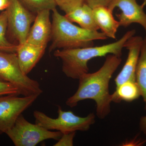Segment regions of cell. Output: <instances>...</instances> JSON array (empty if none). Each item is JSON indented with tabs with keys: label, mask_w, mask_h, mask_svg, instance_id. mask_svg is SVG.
<instances>
[{
	"label": "cell",
	"mask_w": 146,
	"mask_h": 146,
	"mask_svg": "<svg viewBox=\"0 0 146 146\" xmlns=\"http://www.w3.org/2000/svg\"><path fill=\"white\" fill-rule=\"evenodd\" d=\"M121 57L107 55L103 65L98 70L84 74L79 79L77 90L66 101L69 107L77 105L80 102L92 100L96 104V115L100 119H104L111 110L112 96L110 94V81L121 63Z\"/></svg>",
	"instance_id": "cell-1"
},
{
	"label": "cell",
	"mask_w": 146,
	"mask_h": 146,
	"mask_svg": "<svg viewBox=\"0 0 146 146\" xmlns=\"http://www.w3.org/2000/svg\"><path fill=\"white\" fill-rule=\"evenodd\" d=\"M136 32L135 29L129 31L117 41L103 46L56 50L54 55L62 60V71L65 75L78 80L82 76L89 72L88 63L93 58L110 54L121 57L126 42Z\"/></svg>",
	"instance_id": "cell-2"
},
{
	"label": "cell",
	"mask_w": 146,
	"mask_h": 146,
	"mask_svg": "<svg viewBox=\"0 0 146 146\" xmlns=\"http://www.w3.org/2000/svg\"><path fill=\"white\" fill-rule=\"evenodd\" d=\"M52 18L50 52L57 49L93 46L94 41L108 39L103 32L89 30L74 25L56 8L52 10Z\"/></svg>",
	"instance_id": "cell-3"
},
{
	"label": "cell",
	"mask_w": 146,
	"mask_h": 146,
	"mask_svg": "<svg viewBox=\"0 0 146 146\" xmlns=\"http://www.w3.org/2000/svg\"><path fill=\"white\" fill-rule=\"evenodd\" d=\"M58 117L54 119L44 112L35 110L33 112L35 123L48 130H57L64 134L78 131H87L96 122V116L93 113L82 117L75 115L72 111H63L58 106Z\"/></svg>",
	"instance_id": "cell-4"
},
{
	"label": "cell",
	"mask_w": 146,
	"mask_h": 146,
	"mask_svg": "<svg viewBox=\"0 0 146 146\" xmlns=\"http://www.w3.org/2000/svg\"><path fill=\"white\" fill-rule=\"evenodd\" d=\"M0 81L13 84L23 96H40L43 92L39 82L21 70L16 52L0 51Z\"/></svg>",
	"instance_id": "cell-5"
},
{
	"label": "cell",
	"mask_w": 146,
	"mask_h": 146,
	"mask_svg": "<svg viewBox=\"0 0 146 146\" xmlns=\"http://www.w3.org/2000/svg\"><path fill=\"white\" fill-rule=\"evenodd\" d=\"M5 133L16 146H35L48 139L58 141L62 135L60 131H51L30 123L22 114Z\"/></svg>",
	"instance_id": "cell-6"
},
{
	"label": "cell",
	"mask_w": 146,
	"mask_h": 146,
	"mask_svg": "<svg viewBox=\"0 0 146 146\" xmlns=\"http://www.w3.org/2000/svg\"><path fill=\"white\" fill-rule=\"evenodd\" d=\"M18 96L8 95L0 96V134L5 133L10 129L19 116L39 96Z\"/></svg>",
	"instance_id": "cell-7"
},
{
	"label": "cell",
	"mask_w": 146,
	"mask_h": 146,
	"mask_svg": "<svg viewBox=\"0 0 146 146\" xmlns=\"http://www.w3.org/2000/svg\"><path fill=\"white\" fill-rule=\"evenodd\" d=\"M6 10L8 26L12 35L19 44H23L26 42L36 16L19 0H10V4Z\"/></svg>",
	"instance_id": "cell-8"
},
{
	"label": "cell",
	"mask_w": 146,
	"mask_h": 146,
	"mask_svg": "<svg viewBox=\"0 0 146 146\" xmlns=\"http://www.w3.org/2000/svg\"><path fill=\"white\" fill-rule=\"evenodd\" d=\"M146 5L143 3L140 5L136 0H112L108 7L112 12L116 8L121 11L116 15L120 27H127L132 24H139L146 33V13L144 10Z\"/></svg>",
	"instance_id": "cell-9"
},
{
	"label": "cell",
	"mask_w": 146,
	"mask_h": 146,
	"mask_svg": "<svg viewBox=\"0 0 146 146\" xmlns=\"http://www.w3.org/2000/svg\"><path fill=\"white\" fill-rule=\"evenodd\" d=\"M143 39L141 36L134 35L126 42L125 48L128 51L127 57L121 70L115 78L116 88L126 82L136 81V66Z\"/></svg>",
	"instance_id": "cell-10"
},
{
	"label": "cell",
	"mask_w": 146,
	"mask_h": 146,
	"mask_svg": "<svg viewBox=\"0 0 146 146\" xmlns=\"http://www.w3.org/2000/svg\"><path fill=\"white\" fill-rule=\"evenodd\" d=\"M34 23L31 28L26 42L29 44L46 47L51 39L52 23L50 20V10L45 9L36 13Z\"/></svg>",
	"instance_id": "cell-11"
},
{
	"label": "cell",
	"mask_w": 146,
	"mask_h": 146,
	"mask_svg": "<svg viewBox=\"0 0 146 146\" xmlns=\"http://www.w3.org/2000/svg\"><path fill=\"white\" fill-rule=\"evenodd\" d=\"M46 47L39 46L26 42L18 44L16 53L21 70L27 75L39 62Z\"/></svg>",
	"instance_id": "cell-12"
},
{
	"label": "cell",
	"mask_w": 146,
	"mask_h": 146,
	"mask_svg": "<svg viewBox=\"0 0 146 146\" xmlns=\"http://www.w3.org/2000/svg\"><path fill=\"white\" fill-rule=\"evenodd\" d=\"M95 22L102 32L108 38L115 39L116 34L120 26L119 21L115 20L112 12L108 7L100 6L93 8Z\"/></svg>",
	"instance_id": "cell-13"
},
{
	"label": "cell",
	"mask_w": 146,
	"mask_h": 146,
	"mask_svg": "<svg viewBox=\"0 0 146 146\" xmlns=\"http://www.w3.org/2000/svg\"><path fill=\"white\" fill-rule=\"evenodd\" d=\"M65 16L72 23L78 24L84 29L95 31L100 29L94 19L93 8L86 3L66 13Z\"/></svg>",
	"instance_id": "cell-14"
},
{
	"label": "cell",
	"mask_w": 146,
	"mask_h": 146,
	"mask_svg": "<svg viewBox=\"0 0 146 146\" xmlns=\"http://www.w3.org/2000/svg\"><path fill=\"white\" fill-rule=\"evenodd\" d=\"M112 102L119 103L122 101L131 102L141 96V92L136 81H129L120 85L111 94Z\"/></svg>",
	"instance_id": "cell-15"
},
{
	"label": "cell",
	"mask_w": 146,
	"mask_h": 146,
	"mask_svg": "<svg viewBox=\"0 0 146 146\" xmlns=\"http://www.w3.org/2000/svg\"><path fill=\"white\" fill-rule=\"evenodd\" d=\"M136 82L145 102L146 110V36L143 39L136 66Z\"/></svg>",
	"instance_id": "cell-16"
},
{
	"label": "cell",
	"mask_w": 146,
	"mask_h": 146,
	"mask_svg": "<svg viewBox=\"0 0 146 146\" xmlns=\"http://www.w3.org/2000/svg\"><path fill=\"white\" fill-rule=\"evenodd\" d=\"M7 26V14L6 10L0 14V51L16 52L18 45L11 44L6 38V31Z\"/></svg>",
	"instance_id": "cell-17"
},
{
	"label": "cell",
	"mask_w": 146,
	"mask_h": 146,
	"mask_svg": "<svg viewBox=\"0 0 146 146\" xmlns=\"http://www.w3.org/2000/svg\"><path fill=\"white\" fill-rule=\"evenodd\" d=\"M21 3L26 7L29 10L33 13L48 9L52 11L56 8V5L54 0H21Z\"/></svg>",
	"instance_id": "cell-18"
},
{
	"label": "cell",
	"mask_w": 146,
	"mask_h": 146,
	"mask_svg": "<svg viewBox=\"0 0 146 146\" xmlns=\"http://www.w3.org/2000/svg\"><path fill=\"white\" fill-rule=\"evenodd\" d=\"M56 5L65 14L85 3L86 0H54Z\"/></svg>",
	"instance_id": "cell-19"
},
{
	"label": "cell",
	"mask_w": 146,
	"mask_h": 146,
	"mask_svg": "<svg viewBox=\"0 0 146 146\" xmlns=\"http://www.w3.org/2000/svg\"><path fill=\"white\" fill-rule=\"evenodd\" d=\"M8 95H20V92L13 84L0 81V96Z\"/></svg>",
	"instance_id": "cell-20"
},
{
	"label": "cell",
	"mask_w": 146,
	"mask_h": 146,
	"mask_svg": "<svg viewBox=\"0 0 146 146\" xmlns=\"http://www.w3.org/2000/svg\"><path fill=\"white\" fill-rule=\"evenodd\" d=\"M76 132L62 134L60 139L57 143L54 145V146H72L74 138Z\"/></svg>",
	"instance_id": "cell-21"
},
{
	"label": "cell",
	"mask_w": 146,
	"mask_h": 146,
	"mask_svg": "<svg viewBox=\"0 0 146 146\" xmlns=\"http://www.w3.org/2000/svg\"><path fill=\"white\" fill-rule=\"evenodd\" d=\"M112 0H86L85 3L92 8L100 6L108 7Z\"/></svg>",
	"instance_id": "cell-22"
},
{
	"label": "cell",
	"mask_w": 146,
	"mask_h": 146,
	"mask_svg": "<svg viewBox=\"0 0 146 146\" xmlns=\"http://www.w3.org/2000/svg\"><path fill=\"white\" fill-rule=\"evenodd\" d=\"M139 126L141 131L146 136V115L143 116L140 119Z\"/></svg>",
	"instance_id": "cell-23"
},
{
	"label": "cell",
	"mask_w": 146,
	"mask_h": 146,
	"mask_svg": "<svg viewBox=\"0 0 146 146\" xmlns=\"http://www.w3.org/2000/svg\"><path fill=\"white\" fill-rule=\"evenodd\" d=\"M10 4V0H0V10L7 9Z\"/></svg>",
	"instance_id": "cell-24"
},
{
	"label": "cell",
	"mask_w": 146,
	"mask_h": 146,
	"mask_svg": "<svg viewBox=\"0 0 146 146\" xmlns=\"http://www.w3.org/2000/svg\"><path fill=\"white\" fill-rule=\"evenodd\" d=\"M142 1H143L144 3L146 4V0H142Z\"/></svg>",
	"instance_id": "cell-25"
}]
</instances>
